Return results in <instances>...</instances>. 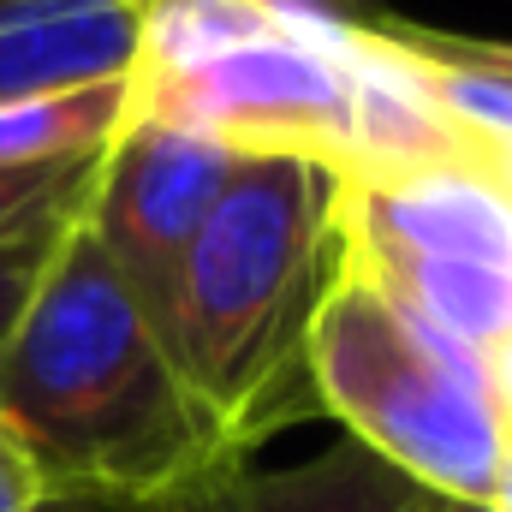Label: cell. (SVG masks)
Here are the masks:
<instances>
[{
	"label": "cell",
	"instance_id": "obj_5",
	"mask_svg": "<svg viewBox=\"0 0 512 512\" xmlns=\"http://www.w3.org/2000/svg\"><path fill=\"white\" fill-rule=\"evenodd\" d=\"M233 167H239V149H227L203 131L149 120L137 108L96 161V179L84 197V227L114 262L131 304L161 334V346H167L179 262L191 251V239L203 233L209 209L221 203Z\"/></svg>",
	"mask_w": 512,
	"mask_h": 512
},
{
	"label": "cell",
	"instance_id": "obj_10",
	"mask_svg": "<svg viewBox=\"0 0 512 512\" xmlns=\"http://www.w3.org/2000/svg\"><path fill=\"white\" fill-rule=\"evenodd\" d=\"M280 18L256 0H137V66L131 78H179L233 48L274 36Z\"/></svg>",
	"mask_w": 512,
	"mask_h": 512
},
{
	"label": "cell",
	"instance_id": "obj_6",
	"mask_svg": "<svg viewBox=\"0 0 512 512\" xmlns=\"http://www.w3.org/2000/svg\"><path fill=\"white\" fill-rule=\"evenodd\" d=\"M429 495L417 477H405L399 465L376 459L370 447H358L352 435L322 447L304 465H280L262 471L251 459H227L215 471H203L197 483H185L179 495H167V512H429Z\"/></svg>",
	"mask_w": 512,
	"mask_h": 512
},
{
	"label": "cell",
	"instance_id": "obj_18",
	"mask_svg": "<svg viewBox=\"0 0 512 512\" xmlns=\"http://www.w3.org/2000/svg\"><path fill=\"white\" fill-rule=\"evenodd\" d=\"M489 501L512 512V453H507V465H501V477H495V495H489Z\"/></svg>",
	"mask_w": 512,
	"mask_h": 512
},
{
	"label": "cell",
	"instance_id": "obj_8",
	"mask_svg": "<svg viewBox=\"0 0 512 512\" xmlns=\"http://www.w3.org/2000/svg\"><path fill=\"white\" fill-rule=\"evenodd\" d=\"M346 262L364 268L387 298H399L417 322L435 334L501 358L512 346V274L477 268V262H441V256H399V251H358L346 245Z\"/></svg>",
	"mask_w": 512,
	"mask_h": 512
},
{
	"label": "cell",
	"instance_id": "obj_4",
	"mask_svg": "<svg viewBox=\"0 0 512 512\" xmlns=\"http://www.w3.org/2000/svg\"><path fill=\"white\" fill-rule=\"evenodd\" d=\"M137 84V78H131ZM137 114L203 131L227 149H304L340 167L352 126L346 30L280 18L274 36L179 78H143Z\"/></svg>",
	"mask_w": 512,
	"mask_h": 512
},
{
	"label": "cell",
	"instance_id": "obj_11",
	"mask_svg": "<svg viewBox=\"0 0 512 512\" xmlns=\"http://www.w3.org/2000/svg\"><path fill=\"white\" fill-rule=\"evenodd\" d=\"M96 179V173H90ZM90 179L72 191V197H60L54 209H42V215H30L24 227H12L6 239H0V340L18 328V316H24V304H30V292H36V280L48 274V262L60 251V239L72 233V221L84 215V197H90Z\"/></svg>",
	"mask_w": 512,
	"mask_h": 512
},
{
	"label": "cell",
	"instance_id": "obj_12",
	"mask_svg": "<svg viewBox=\"0 0 512 512\" xmlns=\"http://www.w3.org/2000/svg\"><path fill=\"white\" fill-rule=\"evenodd\" d=\"M370 30H376V36H387V42H399V48H411V54H429V60H447V66H465V72H483V78H501V84H512V42L429 30V24H411V18H393V12H382Z\"/></svg>",
	"mask_w": 512,
	"mask_h": 512
},
{
	"label": "cell",
	"instance_id": "obj_17",
	"mask_svg": "<svg viewBox=\"0 0 512 512\" xmlns=\"http://www.w3.org/2000/svg\"><path fill=\"white\" fill-rule=\"evenodd\" d=\"M429 512H507L495 501H459V495H429Z\"/></svg>",
	"mask_w": 512,
	"mask_h": 512
},
{
	"label": "cell",
	"instance_id": "obj_13",
	"mask_svg": "<svg viewBox=\"0 0 512 512\" xmlns=\"http://www.w3.org/2000/svg\"><path fill=\"white\" fill-rule=\"evenodd\" d=\"M96 161H102V155H96ZM96 161H72V167H0V239H6L12 227H24L30 215L54 209L60 197H72V191L96 173Z\"/></svg>",
	"mask_w": 512,
	"mask_h": 512
},
{
	"label": "cell",
	"instance_id": "obj_7",
	"mask_svg": "<svg viewBox=\"0 0 512 512\" xmlns=\"http://www.w3.org/2000/svg\"><path fill=\"white\" fill-rule=\"evenodd\" d=\"M137 0H0V102L131 78Z\"/></svg>",
	"mask_w": 512,
	"mask_h": 512
},
{
	"label": "cell",
	"instance_id": "obj_16",
	"mask_svg": "<svg viewBox=\"0 0 512 512\" xmlns=\"http://www.w3.org/2000/svg\"><path fill=\"white\" fill-rule=\"evenodd\" d=\"M36 512H167L161 501H102V495H54Z\"/></svg>",
	"mask_w": 512,
	"mask_h": 512
},
{
	"label": "cell",
	"instance_id": "obj_3",
	"mask_svg": "<svg viewBox=\"0 0 512 512\" xmlns=\"http://www.w3.org/2000/svg\"><path fill=\"white\" fill-rule=\"evenodd\" d=\"M310 387L358 447L435 495L489 501L512 453V411L495 358L435 334L364 268H340L316 334Z\"/></svg>",
	"mask_w": 512,
	"mask_h": 512
},
{
	"label": "cell",
	"instance_id": "obj_9",
	"mask_svg": "<svg viewBox=\"0 0 512 512\" xmlns=\"http://www.w3.org/2000/svg\"><path fill=\"white\" fill-rule=\"evenodd\" d=\"M137 108L131 78L72 84V90H36L18 102H0V167H72L96 161Z\"/></svg>",
	"mask_w": 512,
	"mask_h": 512
},
{
	"label": "cell",
	"instance_id": "obj_14",
	"mask_svg": "<svg viewBox=\"0 0 512 512\" xmlns=\"http://www.w3.org/2000/svg\"><path fill=\"white\" fill-rule=\"evenodd\" d=\"M262 12L274 18H292V24H328V30H364L376 24L387 6L382 0H256Z\"/></svg>",
	"mask_w": 512,
	"mask_h": 512
},
{
	"label": "cell",
	"instance_id": "obj_1",
	"mask_svg": "<svg viewBox=\"0 0 512 512\" xmlns=\"http://www.w3.org/2000/svg\"><path fill=\"white\" fill-rule=\"evenodd\" d=\"M0 429L24 447L48 501H167L239 459L84 215L0 340Z\"/></svg>",
	"mask_w": 512,
	"mask_h": 512
},
{
	"label": "cell",
	"instance_id": "obj_15",
	"mask_svg": "<svg viewBox=\"0 0 512 512\" xmlns=\"http://www.w3.org/2000/svg\"><path fill=\"white\" fill-rule=\"evenodd\" d=\"M48 501L42 495V483H36V471H30V459H24V447L0 429V512H36Z\"/></svg>",
	"mask_w": 512,
	"mask_h": 512
},
{
	"label": "cell",
	"instance_id": "obj_2",
	"mask_svg": "<svg viewBox=\"0 0 512 512\" xmlns=\"http://www.w3.org/2000/svg\"><path fill=\"white\" fill-rule=\"evenodd\" d=\"M340 203L346 179L334 161L245 149L179 262L167 352L239 459L268 435L322 417L310 334L346 268Z\"/></svg>",
	"mask_w": 512,
	"mask_h": 512
}]
</instances>
